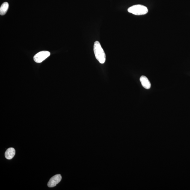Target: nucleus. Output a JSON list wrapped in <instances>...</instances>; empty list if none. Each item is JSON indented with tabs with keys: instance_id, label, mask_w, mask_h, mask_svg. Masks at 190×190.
Listing matches in <instances>:
<instances>
[{
	"instance_id": "obj_1",
	"label": "nucleus",
	"mask_w": 190,
	"mask_h": 190,
	"mask_svg": "<svg viewBox=\"0 0 190 190\" xmlns=\"http://www.w3.org/2000/svg\"><path fill=\"white\" fill-rule=\"evenodd\" d=\"M93 50L95 56L98 61L101 64L104 63L106 61L105 52L99 41H96L95 42Z\"/></svg>"
},
{
	"instance_id": "obj_2",
	"label": "nucleus",
	"mask_w": 190,
	"mask_h": 190,
	"mask_svg": "<svg viewBox=\"0 0 190 190\" xmlns=\"http://www.w3.org/2000/svg\"><path fill=\"white\" fill-rule=\"evenodd\" d=\"M128 11L136 15H141L147 14L148 9L147 7L144 5H136L130 7L128 9Z\"/></svg>"
},
{
	"instance_id": "obj_3",
	"label": "nucleus",
	"mask_w": 190,
	"mask_h": 190,
	"mask_svg": "<svg viewBox=\"0 0 190 190\" xmlns=\"http://www.w3.org/2000/svg\"><path fill=\"white\" fill-rule=\"evenodd\" d=\"M48 51H43L38 53L34 57V61L38 63H41L50 55Z\"/></svg>"
},
{
	"instance_id": "obj_4",
	"label": "nucleus",
	"mask_w": 190,
	"mask_h": 190,
	"mask_svg": "<svg viewBox=\"0 0 190 190\" xmlns=\"http://www.w3.org/2000/svg\"><path fill=\"white\" fill-rule=\"evenodd\" d=\"M62 176L60 174H57L52 176L49 179L48 183V186L49 187H53L61 181Z\"/></svg>"
},
{
	"instance_id": "obj_5",
	"label": "nucleus",
	"mask_w": 190,
	"mask_h": 190,
	"mask_svg": "<svg viewBox=\"0 0 190 190\" xmlns=\"http://www.w3.org/2000/svg\"><path fill=\"white\" fill-rule=\"evenodd\" d=\"M140 81L141 83L142 86L146 89H149L151 87V83L150 81L146 76H141L140 78Z\"/></svg>"
},
{
	"instance_id": "obj_6",
	"label": "nucleus",
	"mask_w": 190,
	"mask_h": 190,
	"mask_svg": "<svg viewBox=\"0 0 190 190\" xmlns=\"http://www.w3.org/2000/svg\"><path fill=\"white\" fill-rule=\"evenodd\" d=\"M15 150L13 147H10L7 149L5 153V157L7 159H12L15 154Z\"/></svg>"
},
{
	"instance_id": "obj_7",
	"label": "nucleus",
	"mask_w": 190,
	"mask_h": 190,
	"mask_svg": "<svg viewBox=\"0 0 190 190\" xmlns=\"http://www.w3.org/2000/svg\"><path fill=\"white\" fill-rule=\"evenodd\" d=\"M9 5L8 3L4 2L1 6L0 7V14L1 15H5L8 9Z\"/></svg>"
}]
</instances>
